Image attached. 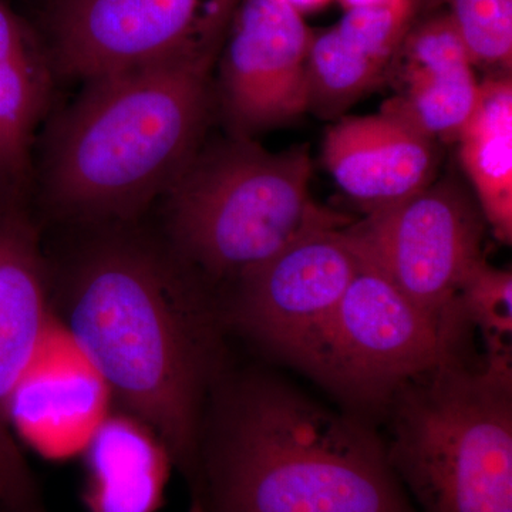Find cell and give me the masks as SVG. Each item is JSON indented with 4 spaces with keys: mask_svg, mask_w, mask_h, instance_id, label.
Segmentation results:
<instances>
[{
    "mask_svg": "<svg viewBox=\"0 0 512 512\" xmlns=\"http://www.w3.org/2000/svg\"><path fill=\"white\" fill-rule=\"evenodd\" d=\"M111 393L79 346L53 320L39 352L13 394L9 421L16 439L40 456H80L101 420Z\"/></svg>",
    "mask_w": 512,
    "mask_h": 512,
    "instance_id": "cell-12",
    "label": "cell"
},
{
    "mask_svg": "<svg viewBox=\"0 0 512 512\" xmlns=\"http://www.w3.org/2000/svg\"><path fill=\"white\" fill-rule=\"evenodd\" d=\"M390 67L403 90L383 104L382 113L430 140L457 141L476 109L480 83L450 13L410 23Z\"/></svg>",
    "mask_w": 512,
    "mask_h": 512,
    "instance_id": "cell-13",
    "label": "cell"
},
{
    "mask_svg": "<svg viewBox=\"0 0 512 512\" xmlns=\"http://www.w3.org/2000/svg\"><path fill=\"white\" fill-rule=\"evenodd\" d=\"M80 229L83 241L49 264L56 319L111 399L163 440L191 501L205 414L227 375L220 295L140 222Z\"/></svg>",
    "mask_w": 512,
    "mask_h": 512,
    "instance_id": "cell-1",
    "label": "cell"
},
{
    "mask_svg": "<svg viewBox=\"0 0 512 512\" xmlns=\"http://www.w3.org/2000/svg\"><path fill=\"white\" fill-rule=\"evenodd\" d=\"M406 0H340L346 10L355 8H367V6L396 5Z\"/></svg>",
    "mask_w": 512,
    "mask_h": 512,
    "instance_id": "cell-21",
    "label": "cell"
},
{
    "mask_svg": "<svg viewBox=\"0 0 512 512\" xmlns=\"http://www.w3.org/2000/svg\"><path fill=\"white\" fill-rule=\"evenodd\" d=\"M457 308L468 325L483 332L487 345H510L512 274L481 259L458 288Z\"/></svg>",
    "mask_w": 512,
    "mask_h": 512,
    "instance_id": "cell-20",
    "label": "cell"
},
{
    "mask_svg": "<svg viewBox=\"0 0 512 512\" xmlns=\"http://www.w3.org/2000/svg\"><path fill=\"white\" fill-rule=\"evenodd\" d=\"M86 512H158L173 470L160 436L133 414L110 412L82 454Z\"/></svg>",
    "mask_w": 512,
    "mask_h": 512,
    "instance_id": "cell-17",
    "label": "cell"
},
{
    "mask_svg": "<svg viewBox=\"0 0 512 512\" xmlns=\"http://www.w3.org/2000/svg\"><path fill=\"white\" fill-rule=\"evenodd\" d=\"M323 161L336 184L367 214L433 183L436 141L382 111L346 117L326 134Z\"/></svg>",
    "mask_w": 512,
    "mask_h": 512,
    "instance_id": "cell-14",
    "label": "cell"
},
{
    "mask_svg": "<svg viewBox=\"0 0 512 512\" xmlns=\"http://www.w3.org/2000/svg\"><path fill=\"white\" fill-rule=\"evenodd\" d=\"M463 345L393 394L387 458L419 512H512L510 345Z\"/></svg>",
    "mask_w": 512,
    "mask_h": 512,
    "instance_id": "cell-4",
    "label": "cell"
},
{
    "mask_svg": "<svg viewBox=\"0 0 512 512\" xmlns=\"http://www.w3.org/2000/svg\"><path fill=\"white\" fill-rule=\"evenodd\" d=\"M450 16L473 66L511 76L512 0H453Z\"/></svg>",
    "mask_w": 512,
    "mask_h": 512,
    "instance_id": "cell-19",
    "label": "cell"
},
{
    "mask_svg": "<svg viewBox=\"0 0 512 512\" xmlns=\"http://www.w3.org/2000/svg\"><path fill=\"white\" fill-rule=\"evenodd\" d=\"M308 146L271 153L249 137L205 146L164 195L168 247L214 291L296 239L350 221L313 201Z\"/></svg>",
    "mask_w": 512,
    "mask_h": 512,
    "instance_id": "cell-5",
    "label": "cell"
},
{
    "mask_svg": "<svg viewBox=\"0 0 512 512\" xmlns=\"http://www.w3.org/2000/svg\"><path fill=\"white\" fill-rule=\"evenodd\" d=\"M56 70L47 45L0 0V204L30 207L37 128L52 104Z\"/></svg>",
    "mask_w": 512,
    "mask_h": 512,
    "instance_id": "cell-15",
    "label": "cell"
},
{
    "mask_svg": "<svg viewBox=\"0 0 512 512\" xmlns=\"http://www.w3.org/2000/svg\"><path fill=\"white\" fill-rule=\"evenodd\" d=\"M241 0H52L57 76L83 83L174 60L218 57Z\"/></svg>",
    "mask_w": 512,
    "mask_h": 512,
    "instance_id": "cell-7",
    "label": "cell"
},
{
    "mask_svg": "<svg viewBox=\"0 0 512 512\" xmlns=\"http://www.w3.org/2000/svg\"><path fill=\"white\" fill-rule=\"evenodd\" d=\"M468 326L457 305L448 318L431 316L360 258L301 370L355 412L383 414L407 380L463 345Z\"/></svg>",
    "mask_w": 512,
    "mask_h": 512,
    "instance_id": "cell-6",
    "label": "cell"
},
{
    "mask_svg": "<svg viewBox=\"0 0 512 512\" xmlns=\"http://www.w3.org/2000/svg\"><path fill=\"white\" fill-rule=\"evenodd\" d=\"M313 32L286 0H241L221 57V99L235 136L279 126L309 107Z\"/></svg>",
    "mask_w": 512,
    "mask_h": 512,
    "instance_id": "cell-11",
    "label": "cell"
},
{
    "mask_svg": "<svg viewBox=\"0 0 512 512\" xmlns=\"http://www.w3.org/2000/svg\"><path fill=\"white\" fill-rule=\"evenodd\" d=\"M483 212L453 177L367 212L343 228L356 254L436 318L456 311L458 288L484 258Z\"/></svg>",
    "mask_w": 512,
    "mask_h": 512,
    "instance_id": "cell-8",
    "label": "cell"
},
{
    "mask_svg": "<svg viewBox=\"0 0 512 512\" xmlns=\"http://www.w3.org/2000/svg\"><path fill=\"white\" fill-rule=\"evenodd\" d=\"M218 57L97 77L50 124L33 198L76 228L140 222L204 144Z\"/></svg>",
    "mask_w": 512,
    "mask_h": 512,
    "instance_id": "cell-3",
    "label": "cell"
},
{
    "mask_svg": "<svg viewBox=\"0 0 512 512\" xmlns=\"http://www.w3.org/2000/svg\"><path fill=\"white\" fill-rule=\"evenodd\" d=\"M53 320L49 259L32 211L0 204V512H46L9 406Z\"/></svg>",
    "mask_w": 512,
    "mask_h": 512,
    "instance_id": "cell-10",
    "label": "cell"
},
{
    "mask_svg": "<svg viewBox=\"0 0 512 512\" xmlns=\"http://www.w3.org/2000/svg\"><path fill=\"white\" fill-rule=\"evenodd\" d=\"M359 266L343 228L316 229L231 286L225 323L302 369Z\"/></svg>",
    "mask_w": 512,
    "mask_h": 512,
    "instance_id": "cell-9",
    "label": "cell"
},
{
    "mask_svg": "<svg viewBox=\"0 0 512 512\" xmlns=\"http://www.w3.org/2000/svg\"><path fill=\"white\" fill-rule=\"evenodd\" d=\"M460 160L494 237L512 242V80L488 77L457 138Z\"/></svg>",
    "mask_w": 512,
    "mask_h": 512,
    "instance_id": "cell-18",
    "label": "cell"
},
{
    "mask_svg": "<svg viewBox=\"0 0 512 512\" xmlns=\"http://www.w3.org/2000/svg\"><path fill=\"white\" fill-rule=\"evenodd\" d=\"M413 20V0L346 10L338 25L313 33L309 109L330 117L370 92L389 70Z\"/></svg>",
    "mask_w": 512,
    "mask_h": 512,
    "instance_id": "cell-16",
    "label": "cell"
},
{
    "mask_svg": "<svg viewBox=\"0 0 512 512\" xmlns=\"http://www.w3.org/2000/svg\"><path fill=\"white\" fill-rule=\"evenodd\" d=\"M291 3L293 8L298 9L299 12H311V10L322 9L323 6L328 5L332 0H286Z\"/></svg>",
    "mask_w": 512,
    "mask_h": 512,
    "instance_id": "cell-22",
    "label": "cell"
},
{
    "mask_svg": "<svg viewBox=\"0 0 512 512\" xmlns=\"http://www.w3.org/2000/svg\"><path fill=\"white\" fill-rule=\"evenodd\" d=\"M190 512H419L383 440L264 373L222 377Z\"/></svg>",
    "mask_w": 512,
    "mask_h": 512,
    "instance_id": "cell-2",
    "label": "cell"
}]
</instances>
